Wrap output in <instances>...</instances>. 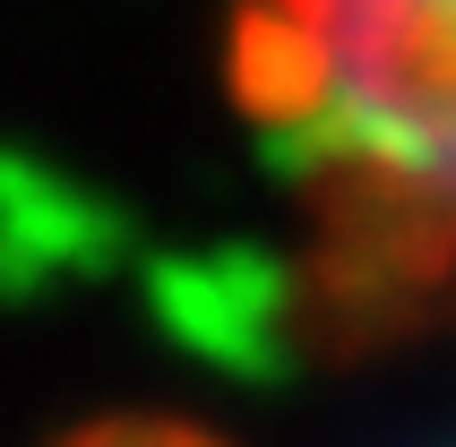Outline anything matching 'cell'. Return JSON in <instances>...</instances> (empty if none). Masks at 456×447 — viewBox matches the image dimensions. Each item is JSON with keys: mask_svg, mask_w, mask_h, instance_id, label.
Instances as JSON below:
<instances>
[{"mask_svg": "<svg viewBox=\"0 0 456 447\" xmlns=\"http://www.w3.org/2000/svg\"><path fill=\"white\" fill-rule=\"evenodd\" d=\"M267 112L302 121L387 199H456V0H267Z\"/></svg>", "mask_w": 456, "mask_h": 447, "instance_id": "6da1fadb", "label": "cell"}]
</instances>
